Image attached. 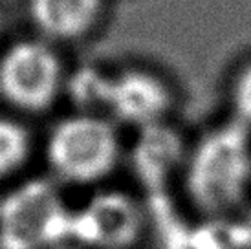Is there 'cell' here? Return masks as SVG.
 <instances>
[{
    "instance_id": "1",
    "label": "cell",
    "mask_w": 251,
    "mask_h": 249,
    "mask_svg": "<svg viewBox=\"0 0 251 249\" xmlns=\"http://www.w3.org/2000/svg\"><path fill=\"white\" fill-rule=\"evenodd\" d=\"M250 134L229 121L195 143L185 167V189L195 207L207 215H224L246 200L251 189Z\"/></svg>"
},
{
    "instance_id": "2",
    "label": "cell",
    "mask_w": 251,
    "mask_h": 249,
    "mask_svg": "<svg viewBox=\"0 0 251 249\" xmlns=\"http://www.w3.org/2000/svg\"><path fill=\"white\" fill-rule=\"evenodd\" d=\"M72 216L57 187L33 178L0 200V249H55L72 240Z\"/></svg>"
},
{
    "instance_id": "3",
    "label": "cell",
    "mask_w": 251,
    "mask_h": 249,
    "mask_svg": "<svg viewBox=\"0 0 251 249\" xmlns=\"http://www.w3.org/2000/svg\"><path fill=\"white\" fill-rule=\"evenodd\" d=\"M121 143L114 124L98 114H77L51 128L46 141L48 165L70 183H96L118 165Z\"/></svg>"
},
{
    "instance_id": "4",
    "label": "cell",
    "mask_w": 251,
    "mask_h": 249,
    "mask_svg": "<svg viewBox=\"0 0 251 249\" xmlns=\"http://www.w3.org/2000/svg\"><path fill=\"white\" fill-rule=\"evenodd\" d=\"M63 86L61 59L46 42L19 41L0 57V96L19 110H48Z\"/></svg>"
},
{
    "instance_id": "5",
    "label": "cell",
    "mask_w": 251,
    "mask_h": 249,
    "mask_svg": "<svg viewBox=\"0 0 251 249\" xmlns=\"http://www.w3.org/2000/svg\"><path fill=\"white\" fill-rule=\"evenodd\" d=\"M145 213L123 191L94 194L72 216V242L90 249H130L143 235Z\"/></svg>"
},
{
    "instance_id": "6",
    "label": "cell",
    "mask_w": 251,
    "mask_h": 249,
    "mask_svg": "<svg viewBox=\"0 0 251 249\" xmlns=\"http://www.w3.org/2000/svg\"><path fill=\"white\" fill-rule=\"evenodd\" d=\"M173 106L169 84L149 70L126 68L112 74L106 110L121 123L136 128L161 124Z\"/></svg>"
},
{
    "instance_id": "7",
    "label": "cell",
    "mask_w": 251,
    "mask_h": 249,
    "mask_svg": "<svg viewBox=\"0 0 251 249\" xmlns=\"http://www.w3.org/2000/svg\"><path fill=\"white\" fill-rule=\"evenodd\" d=\"M29 17L53 41H77L96 28L105 0H28Z\"/></svg>"
},
{
    "instance_id": "8",
    "label": "cell",
    "mask_w": 251,
    "mask_h": 249,
    "mask_svg": "<svg viewBox=\"0 0 251 249\" xmlns=\"http://www.w3.org/2000/svg\"><path fill=\"white\" fill-rule=\"evenodd\" d=\"M140 139L134 149V165L147 183L158 181L165 174L173 159L175 139L163 124L140 130Z\"/></svg>"
},
{
    "instance_id": "9",
    "label": "cell",
    "mask_w": 251,
    "mask_h": 249,
    "mask_svg": "<svg viewBox=\"0 0 251 249\" xmlns=\"http://www.w3.org/2000/svg\"><path fill=\"white\" fill-rule=\"evenodd\" d=\"M110 81L112 75L101 68L81 66L64 81V88L81 114H96V110L108 106Z\"/></svg>"
},
{
    "instance_id": "10",
    "label": "cell",
    "mask_w": 251,
    "mask_h": 249,
    "mask_svg": "<svg viewBox=\"0 0 251 249\" xmlns=\"http://www.w3.org/2000/svg\"><path fill=\"white\" fill-rule=\"evenodd\" d=\"M28 128L15 119L0 118V178L17 173L29 158Z\"/></svg>"
},
{
    "instance_id": "11",
    "label": "cell",
    "mask_w": 251,
    "mask_h": 249,
    "mask_svg": "<svg viewBox=\"0 0 251 249\" xmlns=\"http://www.w3.org/2000/svg\"><path fill=\"white\" fill-rule=\"evenodd\" d=\"M231 110L233 119L240 126L251 130V61L237 72L231 84Z\"/></svg>"
},
{
    "instance_id": "12",
    "label": "cell",
    "mask_w": 251,
    "mask_h": 249,
    "mask_svg": "<svg viewBox=\"0 0 251 249\" xmlns=\"http://www.w3.org/2000/svg\"><path fill=\"white\" fill-rule=\"evenodd\" d=\"M55 249H75V248H72V246H68V244H66V246H61V248H55Z\"/></svg>"
}]
</instances>
